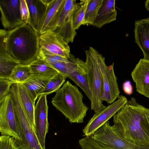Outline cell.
Instances as JSON below:
<instances>
[{
    "instance_id": "6da1fadb",
    "label": "cell",
    "mask_w": 149,
    "mask_h": 149,
    "mask_svg": "<svg viewBox=\"0 0 149 149\" xmlns=\"http://www.w3.org/2000/svg\"><path fill=\"white\" fill-rule=\"evenodd\" d=\"M113 118V127L124 138L149 147V109L132 97Z\"/></svg>"
},
{
    "instance_id": "7a4b0ae2",
    "label": "cell",
    "mask_w": 149,
    "mask_h": 149,
    "mask_svg": "<svg viewBox=\"0 0 149 149\" xmlns=\"http://www.w3.org/2000/svg\"><path fill=\"white\" fill-rule=\"evenodd\" d=\"M39 34L28 24L10 30H0V41L7 52L20 64L29 65L38 58Z\"/></svg>"
},
{
    "instance_id": "3957f363",
    "label": "cell",
    "mask_w": 149,
    "mask_h": 149,
    "mask_svg": "<svg viewBox=\"0 0 149 149\" xmlns=\"http://www.w3.org/2000/svg\"><path fill=\"white\" fill-rule=\"evenodd\" d=\"M78 88L68 81L56 92L51 102L71 123H83L88 108Z\"/></svg>"
},
{
    "instance_id": "277c9868",
    "label": "cell",
    "mask_w": 149,
    "mask_h": 149,
    "mask_svg": "<svg viewBox=\"0 0 149 149\" xmlns=\"http://www.w3.org/2000/svg\"><path fill=\"white\" fill-rule=\"evenodd\" d=\"M88 81L92 94L91 109L95 113L100 112L106 106L102 103L103 93L102 78L99 68L98 57L99 52L90 47L85 51Z\"/></svg>"
},
{
    "instance_id": "5b68a950",
    "label": "cell",
    "mask_w": 149,
    "mask_h": 149,
    "mask_svg": "<svg viewBox=\"0 0 149 149\" xmlns=\"http://www.w3.org/2000/svg\"><path fill=\"white\" fill-rule=\"evenodd\" d=\"M0 132L1 135L9 136L23 142L21 126L10 93L0 100Z\"/></svg>"
},
{
    "instance_id": "8992f818",
    "label": "cell",
    "mask_w": 149,
    "mask_h": 149,
    "mask_svg": "<svg viewBox=\"0 0 149 149\" xmlns=\"http://www.w3.org/2000/svg\"><path fill=\"white\" fill-rule=\"evenodd\" d=\"M92 137L105 149H149L124 138L108 121L95 132Z\"/></svg>"
},
{
    "instance_id": "52a82bcc",
    "label": "cell",
    "mask_w": 149,
    "mask_h": 149,
    "mask_svg": "<svg viewBox=\"0 0 149 149\" xmlns=\"http://www.w3.org/2000/svg\"><path fill=\"white\" fill-rule=\"evenodd\" d=\"M77 3L75 0H65L57 20L49 30L60 34L68 44L73 42L77 34L72 20L73 12Z\"/></svg>"
},
{
    "instance_id": "ba28073f",
    "label": "cell",
    "mask_w": 149,
    "mask_h": 149,
    "mask_svg": "<svg viewBox=\"0 0 149 149\" xmlns=\"http://www.w3.org/2000/svg\"><path fill=\"white\" fill-rule=\"evenodd\" d=\"M99 68L102 74L103 82V93L102 100L111 104L120 96L117 78L113 69L114 63L107 66L105 63V58L99 53L98 57Z\"/></svg>"
},
{
    "instance_id": "9c48e42d",
    "label": "cell",
    "mask_w": 149,
    "mask_h": 149,
    "mask_svg": "<svg viewBox=\"0 0 149 149\" xmlns=\"http://www.w3.org/2000/svg\"><path fill=\"white\" fill-rule=\"evenodd\" d=\"M127 102L125 96L120 95L116 101L106 106L100 112L95 113L82 130L84 136H92L97 130L113 117Z\"/></svg>"
},
{
    "instance_id": "30bf717a",
    "label": "cell",
    "mask_w": 149,
    "mask_h": 149,
    "mask_svg": "<svg viewBox=\"0 0 149 149\" xmlns=\"http://www.w3.org/2000/svg\"><path fill=\"white\" fill-rule=\"evenodd\" d=\"M15 108L22 130V144L26 149H44L41 146L35 131L28 120L17 95L13 97Z\"/></svg>"
},
{
    "instance_id": "8fae6325",
    "label": "cell",
    "mask_w": 149,
    "mask_h": 149,
    "mask_svg": "<svg viewBox=\"0 0 149 149\" xmlns=\"http://www.w3.org/2000/svg\"><path fill=\"white\" fill-rule=\"evenodd\" d=\"M48 111L47 95H41L39 96L35 105V132L41 146L44 149H45V138L49 128Z\"/></svg>"
},
{
    "instance_id": "7c38bea8",
    "label": "cell",
    "mask_w": 149,
    "mask_h": 149,
    "mask_svg": "<svg viewBox=\"0 0 149 149\" xmlns=\"http://www.w3.org/2000/svg\"><path fill=\"white\" fill-rule=\"evenodd\" d=\"M39 44L41 48L50 53L68 59L70 58L68 44L61 35L54 31H49L40 35Z\"/></svg>"
},
{
    "instance_id": "4fadbf2b",
    "label": "cell",
    "mask_w": 149,
    "mask_h": 149,
    "mask_svg": "<svg viewBox=\"0 0 149 149\" xmlns=\"http://www.w3.org/2000/svg\"><path fill=\"white\" fill-rule=\"evenodd\" d=\"M0 10L2 24L8 31L25 24L21 17L19 0H0Z\"/></svg>"
},
{
    "instance_id": "5bb4252c",
    "label": "cell",
    "mask_w": 149,
    "mask_h": 149,
    "mask_svg": "<svg viewBox=\"0 0 149 149\" xmlns=\"http://www.w3.org/2000/svg\"><path fill=\"white\" fill-rule=\"evenodd\" d=\"M29 12L28 24L39 34L48 10L54 0H26Z\"/></svg>"
},
{
    "instance_id": "9a60e30c",
    "label": "cell",
    "mask_w": 149,
    "mask_h": 149,
    "mask_svg": "<svg viewBox=\"0 0 149 149\" xmlns=\"http://www.w3.org/2000/svg\"><path fill=\"white\" fill-rule=\"evenodd\" d=\"M136 91L149 98V60H140L131 73Z\"/></svg>"
},
{
    "instance_id": "2e32d148",
    "label": "cell",
    "mask_w": 149,
    "mask_h": 149,
    "mask_svg": "<svg viewBox=\"0 0 149 149\" xmlns=\"http://www.w3.org/2000/svg\"><path fill=\"white\" fill-rule=\"evenodd\" d=\"M67 78L74 81L82 89L90 100H91L92 94L88 84L85 61L76 58L75 65Z\"/></svg>"
},
{
    "instance_id": "e0dca14e",
    "label": "cell",
    "mask_w": 149,
    "mask_h": 149,
    "mask_svg": "<svg viewBox=\"0 0 149 149\" xmlns=\"http://www.w3.org/2000/svg\"><path fill=\"white\" fill-rule=\"evenodd\" d=\"M135 42L141 50L144 58L149 60V17L135 21Z\"/></svg>"
},
{
    "instance_id": "ac0fdd59",
    "label": "cell",
    "mask_w": 149,
    "mask_h": 149,
    "mask_svg": "<svg viewBox=\"0 0 149 149\" xmlns=\"http://www.w3.org/2000/svg\"><path fill=\"white\" fill-rule=\"evenodd\" d=\"M115 0H103L93 25L100 28L105 24L116 19L117 10Z\"/></svg>"
},
{
    "instance_id": "d6986e66",
    "label": "cell",
    "mask_w": 149,
    "mask_h": 149,
    "mask_svg": "<svg viewBox=\"0 0 149 149\" xmlns=\"http://www.w3.org/2000/svg\"><path fill=\"white\" fill-rule=\"evenodd\" d=\"M29 65L31 69V76L34 77L50 80L58 73L45 60L40 57Z\"/></svg>"
},
{
    "instance_id": "ffe728a7",
    "label": "cell",
    "mask_w": 149,
    "mask_h": 149,
    "mask_svg": "<svg viewBox=\"0 0 149 149\" xmlns=\"http://www.w3.org/2000/svg\"><path fill=\"white\" fill-rule=\"evenodd\" d=\"M19 100L26 116L35 131L34 111L35 103L22 83H17Z\"/></svg>"
},
{
    "instance_id": "44dd1931",
    "label": "cell",
    "mask_w": 149,
    "mask_h": 149,
    "mask_svg": "<svg viewBox=\"0 0 149 149\" xmlns=\"http://www.w3.org/2000/svg\"><path fill=\"white\" fill-rule=\"evenodd\" d=\"M65 0H54L49 8L39 35L50 30L57 20Z\"/></svg>"
},
{
    "instance_id": "7402d4cb",
    "label": "cell",
    "mask_w": 149,
    "mask_h": 149,
    "mask_svg": "<svg viewBox=\"0 0 149 149\" xmlns=\"http://www.w3.org/2000/svg\"><path fill=\"white\" fill-rule=\"evenodd\" d=\"M19 64L7 52L3 43L0 41V78H8L13 69Z\"/></svg>"
},
{
    "instance_id": "603a6c76",
    "label": "cell",
    "mask_w": 149,
    "mask_h": 149,
    "mask_svg": "<svg viewBox=\"0 0 149 149\" xmlns=\"http://www.w3.org/2000/svg\"><path fill=\"white\" fill-rule=\"evenodd\" d=\"M49 80L31 76L25 82L22 83L35 103L39 92L46 86Z\"/></svg>"
},
{
    "instance_id": "cb8c5ba5",
    "label": "cell",
    "mask_w": 149,
    "mask_h": 149,
    "mask_svg": "<svg viewBox=\"0 0 149 149\" xmlns=\"http://www.w3.org/2000/svg\"><path fill=\"white\" fill-rule=\"evenodd\" d=\"M31 76V69L29 65L19 64L13 69L8 78L13 84L23 83Z\"/></svg>"
},
{
    "instance_id": "d4e9b609",
    "label": "cell",
    "mask_w": 149,
    "mask_h": 149,
    "mask_svg": "<svg viewBox=\"0 0 149 149\" xmlns=\"http://www.w3.org/2000/svg\"><path fill=\"white\" fill-rule=\"evenodd\" d=\"M90 0H82L77 3L72 13L73 24L75 30L83 25L87 8Z\"/></svg>"
},
{
    "instance_id": "484cf974",
    "label": "cell",
    "mask_w": 149,
    "mask_h": 149,
    "mask_svg": "<svg viewBox=\"0 0 149 149\" xmlns=\"http://www.w3.org/2000/svg\"><path fill=\"white\" fill-rule=\"evenodd\" d=\"M103 0H91L86 11L83 25H92L94 23Z\"/></svg>"
},
{
    "instance_id": "4316f807",
    "label": "cell",
    "mask_w": 149,
    "mask_h": 149,
    "mask_svg": "<svg viewBox=\"0 0 149 149\" xmlns=\"http://www.w3.org/2000/svg\"><path fill=\"white\" fill-rule=\"evenodd\" d=\"M67 77L58 72L50 79L45 87L39 93L38 96L42 95H47L56 92L65 82Z\"/></svg>"
},
{
    "instance_id": "83f0119b",
    "label": "cell",
    "mask_w": 149,
    "mask_h": 149,
    "mask_svg": "<svg viewBox=\"0 0 149 149\" xmlns=\"http://www.w3.org/2000/svg\"><path fill=\"white\" fill-rule=\"evenodd\" d=\"M76 60V58L71 54L70 58L66 61L49 64L58 72L67 77L75 65Z\"/></svg>"
},
{
    "instance_id": "f1b7e54d",
    "label": "cell",
    "mask_w": 149,
    "mask_h": 149,
    "mask_svg": "<svg viewBox=\"0 0 149 149\" xmlns=\"http://www.w3.org/2000/svg\"><path fill=\"white\" fill-rule=\"evenodd\" d=\"M17 141L8 135H1L0 137V149H17Z\"/></svg>"
},
{
    "instance_id": "f546056e",
    "label": "cell",
    "mask_w": 149,
    "mask_h": 149,
    "mask_svg": "<svg viewBox=\"0 0 149 149\" xmlns=\"http://www.w3.org/2000/svg\"><path fill=\"white\" fill-rule=\"evenodd\" d=\"M79 143L82 149H105L98 144L92 136H86L80 139Z\"/></svg>"
},
{
    "instance_id": "4dcf8cb0",
    "label": "cell",
    "mask_w": 149,
    "mask_h": 149,
    "mask_svg": "<svg viewBox=\"0 0 149 149\" xmlns=\"http://www.w3.org/2000/svg\"><path fill=\"white\" fill-rule=\"evenodd\" d=\"M12 84L8 78H0V100L9 93Z\"/></svg>"
},
{
    "instance_id": "1f68e13d",
    "label": "cell",
    "mask_w": 149,
    "mask_h": 149,
    "mask_svg": "<svg viewBox=\"0 0 149 149\" xmlns=\"http://www.w3.org/2000/svg\"><path fill=\"white\" fill-rule=\"evenodd\" d=\"M20 11L22 20L28 24L29 18V12L26 0H19Z\"/></svg>"
},
{
    "instance_id": "d6a6232c",
    "label": "cell",
    "mask_w": 149,
    "mask_h": 149,
    "mask_svg": "<svg viewBox=\"0 0 149 149\" xmlns=\"http://www.w3.org/2000/svg\"><path fill=\"white\" fill-rule=\"evenodd\" d=\"M123 89L124 92L127 95H131L133 93V87L129 81H127L124 82L123 84Z\"/></svg>"
},
{
    "instance_id": "836d02e7",
    "label": "cell",
    "mask_w": 149,
    "mask_h": 149,
    "mask_svg": "<svg viewBox=\"0 0 149 149\" xmlns=\"http://www.w3.org/2000/svg\"><path fill=\"white\" fill-rule=\"evenodd\" d=\"M17 142L18 143V146L17 149H26L22 143H20L18 141Z\"/></svg>"
},
{
    "instance_id": "e575fe53",
    "label": "cell",
    "mask_w": 149,
    "mask_h": 149,
    "mask_svg": "<svg viewBox=\"0 0 149 149\" xmlns=\"http://www.w3.org/2000/svg\"><path fill=\"white\" fill-rule=\"evenodd\" d=\"M145 7L147 10L149 11V0H147L145 1Z\"/></svg>"
}]
</instances>
